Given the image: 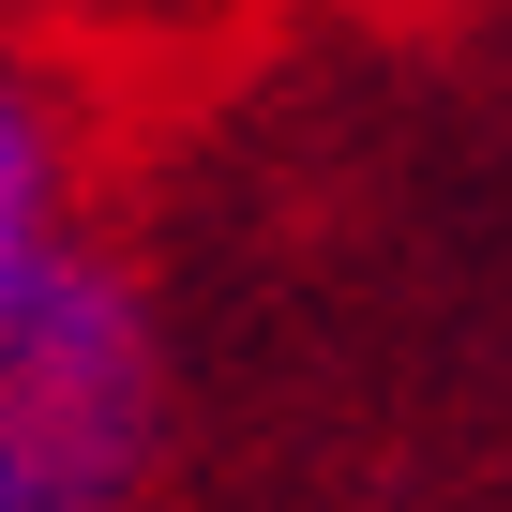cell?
<instances>
[{
    "mask_svg": "<svg viewBox=\"0 0 512 512\" xmlns=\"http://www.w3.org/2000/svg\"><path fill=\"white\" fill-rule=\"evenodd\" d=\"M166 452H181L166 302L121 241H91L0 317V512H151Z\"/></svg>",
    "mask_w": 512,
    "mask_h": 512,
    "instance_id": "obj_1",
    "label": "cell"
},
{
    "mask_svg": "<svg viewBox=\"0 0 512 512\" xmlns=\"http://www.w3.org/2000/svg\"><path fill=\"white\" fill-rule=\"evenodd\" d=\"M91 241H121V76L46 31H0V317Z\"/></svg>",
    "mask_w": 512,
    "mask_h": 512,
    "instance_id": "obj_2",
    "label": "cell"
},
{
    "mask_svg": "<svg viewBox=\"0 0 512 512\" xmlns=\"http://www.w3.org/2000/svg\"><path fill=\"white\" fill-rule=\"evenodd\" d=\"M226 16H241V0H0V31H46V46H76L106 76H136L166 46H211Z\"/></svg>",
    "mask_w": 512,
    "mask_h": 512,
    "instance_id": "obj_3",
    "label": "cell"
}]
</instances>
